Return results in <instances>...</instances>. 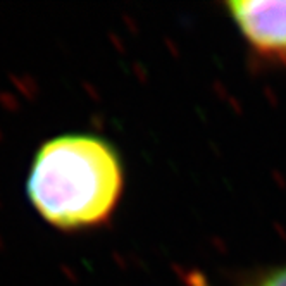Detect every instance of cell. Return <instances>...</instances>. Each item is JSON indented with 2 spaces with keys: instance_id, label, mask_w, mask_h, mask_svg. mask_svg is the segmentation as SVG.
<instances>
[{
  "instance_id": "obj_3",
  "label": "cell",
  "mask_w": 286,
  "mask_h": 286,
  "mask_svg": "<svg viewBox=\"0 0 286 286\" xmlns=\"http://www.w3.org/2000/svg\"><path fill=\"white\" fill-rule=\"evenodd\" d=\"M245 286H286V264L273 267V269L259 274Z\"/></svg>"
},
{
  "instance_id": "obj_1",
  "label": "cell",
  "mask_w": 286,
  "mask_h": 286,
  "mask_svg": "<svg viewBox=\"0 0 286 286\" xmlns=\"http://www.w3.org/2000/svg\"><path fill=\"white\" fill-rule=\"evenodd\" d=\"M118 150L93 135L71 133L45 142L28 174L26 191L36 212L62 231L104 224L123 195Z\"/></svg>"
},
{
  "instance_id": "obj_2",
  "label": "cell",
  "mask_w": 286,
  "mask_h": 286,
  "mask_svg": "<svg viewBox=\"0 0 286 286\" xmlns=\"http://www.w3.org/2000/svg\"><path fill=\"white\" fill-rule=\"evenodd\" d=\"M224 9L255 59L286 67V0H229Z\"/></svg>"
}]
</instances>
